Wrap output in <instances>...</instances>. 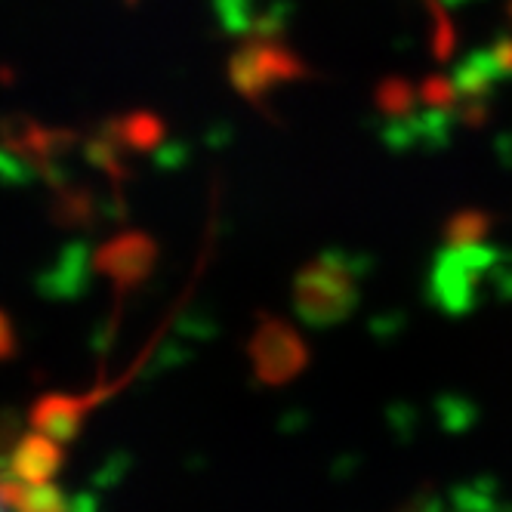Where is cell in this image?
I'll use <instances>...</instances> for the list:
<instances>
[{"instance_id":"cell-18","label":"cell","mask_w":512,"mask_h":512,"mask_svg":"<svg viewBox=\"0 0 512 512\" xmlns=\"http://www.w3.org/2000/svg\"><path fill=\"white\" fill-rule=\"evenodd\" d=\"M509 22H512V0H509Z\"/></svg>"},{"instance_id":"cell-14","label":"cell","mask_w":512,"mask_h":512,"mask_svg":"<svg viewBox=\"0 0 512 512\" xmlns=\"http://www.w3.org/2000/svg\"><path fill=\"white\" fill-rule=\"evenodd\" d=\"M56 219L59 223H71V226H78V223H87V219L96 213V204L87 192H62L56 198V207H53Z\"/></svg>"},{"instance_id":"cell-1","label":"cell","mask_w":512,"mask_h":512,"mask_svg":"<svg viewBox=\"0 0 512 512\" xmlns=\"http://www.w3.org/2000/svg\"><path fill=\"white\" fill-rule=\"evenodd\" d=\"M364 263L343 250H327L294 278V309L312 327H334L361 303Z\"/></svg>"},{"instance_id":"cell-20","label":"cell","mask_w":512,"mask_h":512,"mask_svg":"<svg viewBox=\"0 0 512 512\" xmlns=\"http://www.w3.org/2000/svg\"><path fill=\"white\" fill-rule=\"evenodd\" d=\"M130 4H136V0H130Z\"/></svg>"},{"instance_id":"cell-15","label":"cell","mask_w":512,"mask_h":512,"mask_svg":"<svg viewBox=\"0 0 512 512\" xmlns=\"http://www.w3.org/2000/svg\"><path fill=\"white\" fill-rule=\"evenodd\" d=\"M417 90H420V105H426V108H454L457 99H460L454 81L445 78V75L423 78V84Z\"/></svg>"},{"instance_id":"cell-19","label":"cell","mask_w":512,"mask_h":512,"mask_svg":"<svg viewBox=\"0 0 512 512\" xmlns=\"http://www.w3.org/2000/svg\"><path fill=\"white\" fill-rule=\"evenodd\" d=\"M445 4H460V0H445Z\"/></svg>"},{"instance_id":"cell-4","label":"cell","mask_w":512,"mask_h":512,"mask_svg":"<svg viewBox=\"0 0 512 512\" xmlns=\"http://www.w3.org/2000/svg\"><path fill=\"white\" fill-rule=\"evenodd\" d=\"M250 368L263 386H287L297 380L309 364V346L287 321L266 315L247 343Z\"/></svg>"},{"instance_id":"cell-11","label":"cell","mask_w":512,"mask_h":512,"mask_svg":"<svg viewBox=\"0 0 512 512\" xmlns=\"http://www.w3.org/2000/svg\"><path fill=\"white\" fill-rule=\"evenodd\" d=\"M417 102L420 90L408 78H383L374 90V105L377 112L392 124V121H405L417 115Z\"/></svg>"},{"instance_id":"cell-6","label":"cell","mask_w":512,"mask_h":512,"mask_svg":"<svg viewBox=\"0 0 512 512\" xmlns=\"http://www.w3.org/2000/svg\"><path fill=\"white\" fill-rule=\"evenodd\" d=\"M65 451L62 442H56L47 432H28L13 445L10 457L4 460L0 479H19V482H50L62 469Z\"/></svg>"},{"instance_id":"cell-5","label":"cell","mask_w":512,"mask_h":512,"mask_svg":"<svg viewBox=\"0 0 512 512\" xmlns=\"http://www.w3.org/2000/svg\"><path fill=\"white\" fill-rule=\"evenodd\" d=\"M158 263V244L145 232H124L105 241L93 253V269L105 275L118 290H133L152 275Z\"/></svg>"},{"instance_id":"cell-8","label":"cell","mask_w":512,"mask_h":512,"mask_svg":"<svg viewBox=\"0 0 512 512\" xmlns=\"http://www.w3.org/2000/svg\"><path fill=\"white\" fill-rule=\"evenodd\" d=\"M454 87H457V96L466 102V99H491V90L497 87V81H503L500 68L494 65V56H491V47L488 50H475L469 53L451 75Z\"/></svg>"},{"instance_id":"cell-9","label":"cell","mask_w":512,"mask_h":512,"mask_svg":"<svg viewBox=\"0 0 512 512\" xmlns=\"http://www.w3.org/2000/svg\"><path fill=\"white\" fill-rule=\"evenodd\" d=\"M219 13L226 19V28L247 34H275L281 22L275 0H219Z\"/></svg>"},{"instance_id":"cell-2","label":"cell","mask_w":512,"mask_h":512,"mask_svg":"<svg viewBox=\"0 0 512 512\" xmlns=\"http://www.w3.org/2000/svg\"><path fill=\"white\" fill-rule=\"evenodd\" d=\"M306 75L309 65L303 56L275 34H247L229 59V81L250 102H260L281 84L303 81Z\"/></svg>"},{"instance_id":"cell-17","label":"cell","mask_w":512,"mask_h":512,"mask_svg":"<svg viewBox=\"0 0 512 512\" xmlns=\"http://www.w3.org/2000/svg\"><path fill=\"white\" fill-rule=\"evenodd\" d=\"M16 355V331L13 321L7 318V312H0V361H7Z\"/></svg>"},{"instance_id":"cell-21","label":"cell","mask_w":512,"mask_h":512,"mask_svg":"<svg viewBox=\"0 0 512 512\" xmlns=\"http://www.w3.org/2000/svg\"><path fill=\"white\" fill-rule=\"evenodd\" d=\"M0 509H4V503H0Z\"/></svg>"},{"instance_id":"cell-10","label":"cell","mask_w":512,"mask_h":512,"mask_svg":"<svg viewBox=\"0 0 512 512\" xmlns=\"http://www.w3.org/2000/svg\"><path fill=\"white\" fill-rule=\"evenodd\" d=\"M127 152H152L167 139V124L152 112H130L105 127Z\"/></svg>"},{"instance_id":"cell-12","label":"cell","mask_w":512,"mask_h":512,"mask_svg":"<svg viewBox=\"0 0 512 512\" xmlns=\"http://www.w3.org/2000/svg\"><path fill=\"white\" fill-rule=\"evenodd\" d=\"M494 229V216L488 210H479V207H466V210H457L448 223H445V244L448 247H463V244H482Z\"/></svg>"},{"instance_id":"cell-16","label":"cell","mask_w":512,"mask_h":512,"mask_svg":"<svg viewBox=\"0 0 512 512\" xmlns=\"http://www.w3.org/2000/svg\"><path fill=\"white\" fill-rule=\"evenodd\" d=\"M491 56H494V65L500 68V75L512 78V38H497L491 44Z\"/></svg>"},{"instance_id":"cell-3","label":"cell","mask_w":512,"mask_h":512,"mask_svg":"<svg viewBox=\"0 0 512 512\" xmlns=\"http://www.w3.org/2000/svg\"><path fill=\"white\" fill-rule=\"evenodd\" d=\"M497 263V253L482 244L448 247L438 253L429 275V297L448 315H466L479 303V290Z\"/></svg>"},{"instance_id":"cell-7","label":"cell","mask_w":512,"mask_h":512,"mask_svg":"<svg viewBox=\"0 0 512 512\" xmlns=\"http://www.w3.org/2000/svg\"><path fill=\"white\" fill-rule=\"evenodd\" d=\"M93 401H96V395H87V398H81V395H65V392L44 395V398H38L31 405L28 423H31V429L47 432V435L56 438V442L68 445L71 438L81 432V423L90 414Z\"/></svg>"},{"instance_id":"cell-13","label":"cell","mask_w":512,"mask_h":512,"mask_svg":"<svg viewBox=\"0 0 512 512\" xmlns=\"http://www.w3.org/2000/svg\"><path fill=\"white\" fill-rule=\"evenodd\" d=\"M423 4H426L429 28H432V56L438 62H448L457 47V31H454V22L448 19L445 0H423Z\"/></svg>"}]
</instances>
